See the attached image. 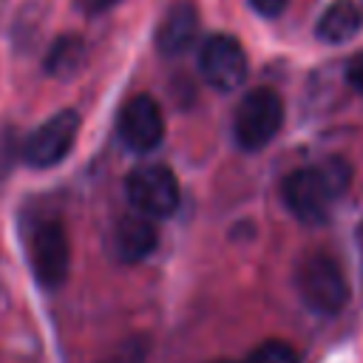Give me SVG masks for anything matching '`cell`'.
<instances>
[{
    "label": "cell",
    "mask_w": 363,
    "mask_h": 363,
    "mask_svg": "<svg viewBox=\"0 0 363 363\" xmlns=\"http://www.w3.org/2000/svg\"><path fill=\"white\" fill-rule=\"evenodd\" d=\"M349 182H352L349 162L340 156H329L320 164L292 170L281 184V196L286 210L298 221L320 224L329 216V204L349 187Z\"/></svg>",
    "instance_id": "1"
},
{
    "label": "cell",
    "mask_w": 363,
    "mask_h": 363,
    "mask_svg": "<svg viewBox=\"0 0 363 363\" xmlns=\"http://www.w3.org/2000/svg\"><path fill=\"white\" fill-rule=\"evenodd\" d=\"M295 289L303 306L315 315H337L349 301V281L343 267L329 252H306L295 267Z\"/></svg>",
    "instance_id": "2"
},
{
    "label": "cell",
    "mask_w": 363,
    "mask_h": 363,
    "mask_svg": "<svg viewBox=\"0 0 363 363\" xmlns=\"http://www.w3.org/2000/svg\"><path fill=\"white\" fill-rule=\"evenodd\" d=\"M284 125V102L269 88H255L244 94L233 116V136L244 150L267 147Z\"/></svg>",
    "instance_id": "3"
},
{
    "label": "cell",
    "mask_w": 363,
    "mask_h": 363,
    "mask_svg": "<svg viewBox=\"0 0 363 363\" xmlns=\"http://www.w3.org/2000/svg\"><path fill=\"white\" fill-rule=\"evenodd\" d=\"M128 201L145 218H167L179 207V182L170 167L147 162L128 173Z\"/></svg>",
    "instance_id": "4"
},
{
    "label": "cell",
    "mask_w": 363,
    "mask_h": 363,
    "mask_svg": "<svg viewBox=\"0 0 363 363\" xmlns=\"http://www.w3.org/2000/svg\"><path fill=\"white\" fill-rule=\"evenodd\" d=\"M28 261L43 289H57L68 278L71 247L60 221H40L28 235Z\"/></svg>",
    "instance_id": "5"
},
{
    "label": "cell",
    "mask_w": 363,
    "mask_h": 363,
    "mask_svg": "<svg viewBox=\"0 0 363 363\" xmlns=\"http://www.w3.org/2000/svg\"><path fill=\"white\" fill-rule=\"evenodd\" d=\"M247 54L233 34H210L199 48V71L213 91L230 94L247 79Z\"/></svg>",
    "instance_id": "6"
},
{
    "label": "cell",
    "mask_w": 363,
    "mask_h": 363,
    "mask_svg": "<svg viewBox=\"0 0 363 363\" xmlns=\"http://www.w3.org/2000/svg\"><path fill=\"white\" fill-rule=\"evenodd\" d=\"M77 133H79L77 111H57L51 119H45L28 133L23 145V159L31 167H54L71 153Z\"/></svg>",
    "instance_id": "7"
},
{
    "label": "cell",
    "mask_w": 363,
    "mask_h": 363,
    "mask_svg": "<svg viewBox=\"0 0 363 363\" xmlns=\"http://www.w3.org/2000/svg\"><path fill=\"white\" fill-rule=\"evenodd\" d=\"M116 133L125 142V147H130L133 153L156 150L164 139V116H162V108L156 105V99L147 94L128 99L119 111Z\"/></svg>",
    "instance_id": "8"
},
{
    "label": "cell",
    "mask_w": 363,
    "mask_h": 363,
    "mask_svg": "<svg viewBox=\"0 0 363 363\" xmlns=\"http://www.w3.org/2000/svg\"><path fill=\"white\" fill-rule=\"evenodd\" d=\"M199 37V9L190 0H176L156 26V48L164 57L184 54Z\"/></svg>",
    "instance_id": "9"
},
{
    "label": "cell",
    "mask_w": 363,
    "mask_h": 363,
    "mask_svg": "<svg viewBox=\"0 0 363 363\" xmlns=\"http://www.w3.org/2000/svg\"><path fill=\"white\" fill-rule=\"evenodd\" d=\"M156 244H159V233L153 221L139 213L119 218V224L113 227V252L125 264H136L147 258L156 250Z\"/></svg>",
    "instance_id": "10"
},
{
    "label": "cell",
    "mask_w": 363,
    "mask_h": 363,
    "mask_svg": "<svg viewBox=\"0 0 363 363\" xmlns=\"http://www.w3.org/2000/svg\"><path fill=\"white\" fill-rule=\"evenodd\" d=\"M363 26V11L354 0H335L323 9V14L318 17L315 34L323 43H346L352 40Z\"/></svg>",
    "instance_id": "11"
},
{
    "label": "cell",
    "mask_w": 363,
    "mask_h": 363,
    "mask_svg": "<svg viewBox=\"0 0 363 363\" xmlns=\"http://www.w3.org/2000/svg\"><path fill=\"white\" fill-rule=\"evenodd\" d=\"M85 54H88L85 40H82V37H77V34H65V37L54 40V45L48 48L45 71H48L51 77H60V79L74 77V74L82 68Z\"/></svg>",
    "instance_id": "12"
},
{
    "label": "cell",
    "mask_w": 363,
    "mask_h": 363,
    "mask_svg": "<svg viewBox=\"0 0 363 363\" xmlns=\"http://www.w3.org/2000/svg\"><path fill=\"white\" fill-rule=\"evenodd\" d=\"M247 363H298V352H295L292 343L272 337V340L258 343V346L250 352Z\"/></svg>",
    "instance_id": "13"
},
{
    "label": "cell",
    "mask_w": 363,
    "mask_h": 363,
    "mask_svg": "<svg viewBox=\"0 0 363 363\" xmlns=\"http://www.w3.org/2000/svg\"><path fill=\"white\" fill-rule=\"evenodd\" d=\"M145 357H147V337L136 335L122 340L116 349H111L99 363H145Z\"/></svg>",
    "instance_id": "14"
},
{
    "label": "cell",
    "mask_w": 363,
    "mask_h": 363,
    "mask_svg": "<svg viewBox=\"0 0 363 363\" xmlns=\"http://www.w3.org/2000/svg\"><path fill=\"white\" fill-rule=\"evenodd\" d=\"M346 79H349V85H352L354 91L363 94V51H357V54L346 62Z\"/></svg>",
    "instance_id": "15"
},
{
    "label": "cell",
    "mask_w": 363,
    "mask_h": 363,
    "mask_svg": "<svg viewBox=\"0 0 363 363\" xmlns=\"http://www.w3.org/2000/svg\"><path fill=\"white\" fill-rule=\"evenodd\" d=\"M289 0H250V6L261 14V17H278L286 9Z\"/></svg>",
    "instance_id": "16"
},
{
    "label": "cell",
    "mask_w": 363,
    "mask_h": 363,
    "mask_svg": "<svg viewBox=\"0 0 363 363\" xmlns=\"http://www.w3.org/2000/svg\"><path fill=\"white\" fill-rule=\"evenodd\" d=\"M119 0H77V6L85 11V14H99V11H105V9H111V6H116Z\"/></svg>",
    "instance_id": "17"
},
{
    "label": "cell",
    "mask_w": 363,
    "mask_h": 363,
    "mask_svg": "<svg viewBox=\"0 0 363 363\" xmlns=\"http://www.w3.org/2000/svg\"><path fill=\"white\" fill-rule=\"evenodd\" d=\"M216 363H235V360H216Z\"/></svg>",
    "instance_id": "18"
}]
</instances>
